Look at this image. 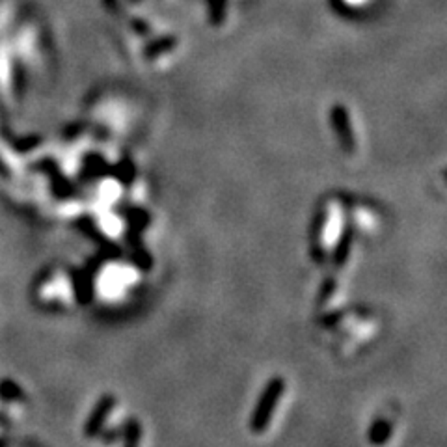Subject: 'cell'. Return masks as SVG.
<instances>
[{
	"label": "cell",
	"instance_id": "6",
	"mask_svg": "<svg viewBox=\"0 0 447 447\" xmlns=\"http://www.w3.org/2000/svg\"><path fill=\"white\" fill-rule=\"evenodd\" d=\"M131 2H138V0H131Z\"/></svg>",
	"mask_w": 447,
	"mask_h": 447
},
{
	"label": "cell",
	"instance_id": "4",
	"mask_svg": "<svg viewBox=\"0 0 447 447\" xmlns=\"http://www.w3.org/2000/svg\"><path fill=\"white\" fill-rule=\"evenodd\" d=\"M212 6V23L218 25L224 19V11H226V0H209Z\"/></svg>",
	"mask_w": 447,
	"mask_h": 447
},
{
	"label": "cell",
	"instance_id": "2",
	"mask_svg": "<svg viewBox=\"0 0 447 447\" xmlns=\"http://www.w3.org/2000/svg\"><path fill=\"white\" fill-rule=\"evenodd\" d=\"M332 125H334L335 133H338L341 146L350 151L354 148L352 127H350L349 114H347L343 107H334V110H332Z\"/></svg>",
	"mask_w": 447,
	"mask_h": 447
},
{
	"label": "cell",
	"instance_id": "1",
	"mask_svg": "<svg viewBox=\"0 0 447 447\" xmlns=\"http://www.w3.org/2000/svg\"><path fill=\"white\" fill-rule=\"evenodd\" d=\"M281 392H284V382H281V380H272V382L266 386L265 393L261 395L259 404H257L256 412H254V418H252V429H256L257 433L263 431V429L266 427V423L271 421Z\"/></svg>",
	"mask_w": 447,
	"mask_h": 447
},
{
	"label": "cell",
	"instance_id": "3",
	"mask_svg": "<svg viewBox=\"0 0 447 447\" xmlns=\"http://www.w3.org/2000/svg\"><path fill=\"white\" fill-rule=\"evenodd\" d=\"M173 43H176V40H172V38H166V40H158L157 43L151 45V47H149V49L146 50V55H148L149 58H153V56L163 55V53H166V50L172 49Z\"/></svg>",
	"mask_w": 447,
	"mask_h": 447
},
{
	"label": "cell",
	"instance_id": "5",
	"mask_svg": "<svg viewBox=\"0 0 447 447\" xmlns=\"http://www.w3.org/2000/svg\"><path fill=\"white\" fill-rule=\"evenodd\" d=\"M136 446H138V431H134V434H133V431H131V434H129L127 447H136Z\"/></svg>",
	"mask_w": 447,
	"mask_h": 447
}]
</instances>
